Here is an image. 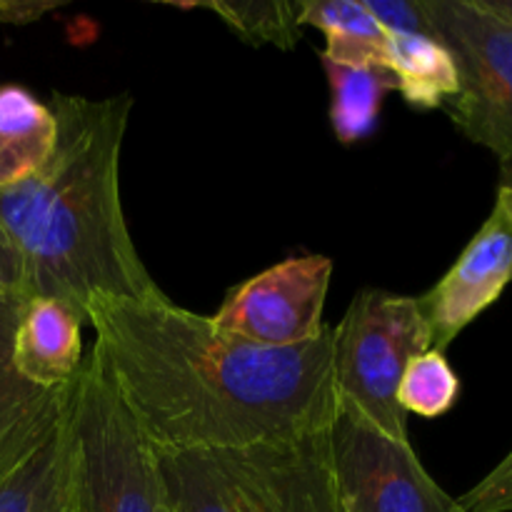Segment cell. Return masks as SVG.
<instances>
[{
    "label": "cell",
    "mask_w": 512,
    "mask_h": 512,
    "mask_svg": "<svg viewBox=\"0 0 512 512\" xmlns=\"http://www.w3.org/2000/svg\"><path fill=\"white\" fill-rule=\"evenodd\" d=\"M178 10L213 13L250 45H275L293 50L300 43V3L288 0H208V3H170Z\"/></svg>",
    "instance_id": "e0dca14e"
},
{
    "label": "cell",
    "mask_w": 512,
    "mask_h": 512,
    "mask_svg": "<svg viewBox=\"0 0 512 512\" xmlns=\"http://www.w3.org/2000/svg\"><path fill=\"white\" fill-rule=\"evenodd\" d=\"M155 453L173 512H340L328 430L288 443Z\"/></svg>",
    "instance_id": "3957f363"
},
{
    "label": "cell",
    "mask_w": 512,
    "mask_h": 512,
    "mask_svg": "<svg viewBox=\"0 0 512 512\" xmlns=\"http://www.w3.org/2000/svg\"><path fill=\"white\" fill-rule=\"evenodd\" d=\"M385 70L393 75L405 103L418 110L443 108L458 95V68L438 38H390Z\"/></svg>",
    "instance_id": "9a60e30c"
},
{
    "label": "cell",
    "mask_w": 512,
    "mask_h": 512,
    "mask_svg": "<svg viewBox=\"0 0 512 512\" xmlns=\"http://www.w3.org/2000/svg\"><path fill=\"white\" fill-rule=\"evenodd\" d=\"M83 325V315L60 300H25L15 328V368L38 388H68L85 363Z\"/></svg>",
    "instance_id": "8fae6325"
},
{
    "label": "cell",
    "mask_w": 512,
    "mask_h": 512,
    "mask_svg": "<svg viewBox=\"0 0 512 512\" xmlns=\"http://www.w3.org/2000/svg\"><path fill=\"white\" fill-rule=\"evenodd\" d=\"M58 5L53 0H0V23L30 25L45 13H53Z\"/></svg>",
    "instance_id": "44dd1931"
},
{
    "label": "cell",
    "mask_w": 512,
    "mask_h": 512,
    "mask_svg": "<svg viewBox=\"0 0 512 512\" xmlns=\"http://www.w3.org/2000/svg\"><path fill=\"white\" fill-rule=\"evenodd\" d=\"M363 3L390 38H408V35L438 38L425 0H363Z\"/></svg>",
    "instance_id": "d6986e66"
},
{
    "label": "cell",
    "mask_w": 512,
    "mask_h": 512,
    "mask_svg": "<svg viewBox=\"0 0 512 512\" xmlns=\"http://www.w3.org/2000/svg\"><path fill=\"white\" fill-rule=\"evenodd\" d=\"M430 23L458 68L450 118L473 143L512 160V25L475 0H425Z\"/></svg>",
    "instance_id": "8992f818"
},
{
    "label": "cell",
    "mask_w": 512,
    "mask_h": 512,
    "mask_svg": "<svg viewBox=\"0 0 512 512\" xmlns=\"http://www.w3.org/2000/svg\"><path fill=\"white\" fill-rule=\"evenodd\" d=\"M58 143V120L48 103L20 85L0 88V188L38 173Z\"/></svg>",
    "instance_id": "7c38bea8"
},
{
    "label": "cell",
    "mask_w": 512,
    "mask_h": 512,
    "mask_svg": "<svg viewBox=\"0 0 512 512\" xmlns=\"http://www.w3.org/2000/svg\"><path fill=\"white\" fill-rule=\"evenodd\" d=\"M512 283V220L495 200L493 213L473 235L453 268L420 300L433 348L445 353Z\"/></svg>",
    "instance_id": "9c48e42d"
},
{
    "label": "cell",
    "mask_w": 512,
    "mask_h": 512,
    "mask_svg": "<svg viewBox=\"0 0 512 512\" xmlns=\"http://www.w3.org/2000/svg\"><path fill=\"white\" fill-rule=\"evenodd\" d=\"M330 85V125L340 143L353 145L378 128L380 110L395 80L383 68H350L323 58Z\"/></svg>",
    "instance_id": "2e32d148"
},
{
    "label": "cell",
    "mask_w": 512,
    "mask_h": 512,
    "mask_svg": "<svg viewBox=\"0 0 512 512\" xmlns=\"http://www.w3.org/2000/svg\"><path fill=\"white\" fill-rule=\"evenodd\" d=\"M300 25L325 35L323 58L350 68H383L390 35L370 15L363 0H308L300 3Z\"/></svg>",
    "instance_id": "4fadbf2b"
},
{
    "label": "cell",
    "mask_w": 512,
    "mask_h": 512,
    "mask_svg": "<svg viewBox=\"0 0 512 512\" xmlns=\"http://www.w3.org/2000/svg\"><path fill=\"white\" fill-rule=\"evenodd\" d=\"M23 300L0 293V478L43 448L68 413L70 390H45L15 368L13 345Z\"/></svg>",
    "instance_id": "30bf717a"
},
{
    "label": "cell",
    "mask_w": 512,
    "mask_h": 512,
    "mask_svg": "<svg viewBox=\"0 0 512 512\" xmlns=\"http://www.w3.org/2000/svg\"><path fill=\"white\" fill-rule=\"evenodd\" d=\"M50 110L58 143L48 163L0 188V293L60 300L83 318L95 298H158L163 290L140 260L120 200L133 95L58 90Z\"/></svg>",
    "instance_id": "7a4b0ae2"
},
{
    "label": "cell",
    "mask_w": 512,
    "mask_h": 512,
    "mask_svg": "<svg viewBox=\"0 0 512 512\" xmlns=\"http://www.w3.org/2000/svg\"><path fill=\"white\" fill-rule=\"evenodd\" d=\"M483 10L512 25V0H475Z\"/></svg>",
    "instance_id": "603a6c76"
},
{
    "label": "cell",
    "mask_w": 512,
    "mask_h": 512,
    "mask_svg": "<svg viewBox=\"0 0 512 512\" xmlns=\"http://www.w3.org/2000/svg\"><path fill=\"white\" fill-rule=\"evenodd\" d=\"M458 503L463 512H512V450Z\"/></svg>",
    "instance_id": "ffe728a7"
},
{
    "label": "cell",
    "mask_w": 512,
    "mask_h": 512,
    "mask_svg": "<svg viewBox=\"0 0 512 512\" xmlns=\"http://www.w3.org/2000/svg\"><path fill=\"white\" fill-rule=\"evenodd\" d=\"M498 200L505 210H508L512 220V160L500 163V183H498Z\"/></svg>",
    "instance_id": "7402d4cb"
},
{
    "label": "cell",
    "mask_w": 512,
    "mask_h": 512,
    "mask_svg": "<svg viewBox=\"0 0 512 512\" xmlns=\"http://www.w3.org/2000/svg\"><path fill=\"white\" fill-rule=\"evenodd\" d=\"M65 430L73 512H168L158 453L93 353L73 380Z\"/></svg>",
    "instance_id": "277c9868"
},
{
    "label": "cell",
    "mask_w": 512,
    "mask_h": 512,
    "mask_svg": "<svg viewBox=\"0 0 512 512\" xmlns=\"http://www.w3.org/2000/svg\"><path fill=\"white\" fill-rule=\"evenodd\" d=\"M0 512H73L65 418L43 448L0 478Z\"/></svg>",
    "instance_id": "5bb4252c"
},
{
    "label": "cell",
    "mask_w": 512,
    "mask_h": 512,
    "mask_svg": "<svg viewBox=\"0 0 512 512\" xmlns=\"http://www.w3.org/2000/svg\"><path fill=\"white\" fill-rule=\"evenodd\" d=\"M333 260L288 258L233 288L213 315L220 333L258 348H298L325 333L323 310Z\"/></svg>",
    "instance_id": "ba28073f"
},
{
    "label": "cell",
    "mask_w": 512,
    "mask_h": 512,
    "mask_svg": "<svg viewBox=\"0 0 512 512\" xmlns=\"http://www.w3.org/2000/svg\"><path fill=\"white\" fill-rule=\"evenodd\" d=\"M460 378L440 350L430 348L413 358L398 385V405L405 415L440 418L455 405Z\"/></svg>",
    "instance_id": "ac0fdd59"
},
{
    "label": "cell",
    "mask_w": 512,
    "mask_h": 512,
    "mask_svg": "<svg viewBox=\"0 0 512 512\" xmlns=\"http://www.w3.org/2000/svg\"><path fill=\"white\" fill-rule=\"evenodd\" d=\"M330 470L340 512H463L415 455L353 413L338 410L328 428Z\"/></svg>",
    "instance_id": "52a82bcc"
},
{
    "label": "cell",
    "mask_w": 512,
    "mask_h": 512,
    "mask_svg": "<svg viewBox=\"0 0 512 512\" xmlns=\"http://www.w3.org/2000/svg\"><path fill=\"white\" fill-rule=\"evenodd\" d=\"M90 353L155 450H223L325 433L338 415L333 330L298 348L220 333L165 295L95 298Z\"/></svg>",
    "instance_id": "6da1fadb"
},
{
    "label": "cell",
    "mask_w": 512,
    "mask_h": 512,
    "mask_svg": "<svg viewBox=\"0 0 512 512\" xmlns=\"http://www.w3.org/2000/svg\"><path fill=\"white\" fill-rule=\"evenodd\" d=\"M168 512H173V508H170V505H168Z\"/></svg>",
    "instance_id": "cb8c5ba5"
},
{
    "label": "cell",
    "mask_w": 512,
    "mask_h": 512,
    "mask_svg": "<svg viewBox=\"0 0 512 512\" xmlns=\"http://www.w3.org/2000/svg\"><path fill=\"white\" fill-rule=\"evenodd\" d=\"M433 348L418 298L360 290L333 328V385L338 410L353 413L385 433L410 443L408 415L398 405L405 368Z\"/></svg>",
    "instance_id": "5b68a950"
}]
</instances>
